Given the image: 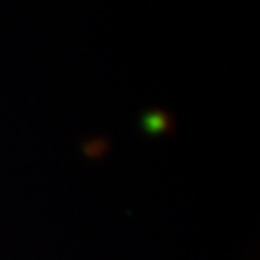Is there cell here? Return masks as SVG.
I'll return each mask as SVG.
<instances>
[{
  "mask_svg": "<svg viewBox=\"0 0 260 260\" xmlns=\"http://www.w3.org/2000/svg\"><path fill=\"white\" fill-rule=\"evenodd\" d=\"M81 150H83V154L87 158L96 160V158H103L104 154L110 150V143H108V139L103 137V135H99V137H89V139L81 145Z\"/></svg>",
  "mask_w": 260,
  "mask_h": 260,
  "instance_id": "obj_2",
  "label": "cell"
},
{
  "mask_svg": "<svg viewBox=\"0 0 260 260\" xmlns=\"http://www.w3.org/2000/svg\"><path fill=\"white\" fill-rule=\"evenodd\" d=\"M139 127L149 137H162L176 131V118L164 108H149L141 114Z\"/></svg>",
  "mask_w": 260,
  "mask_h": 260,
  "instance_id": "obj_1",
  "label": "cell"
}]
</instances>
